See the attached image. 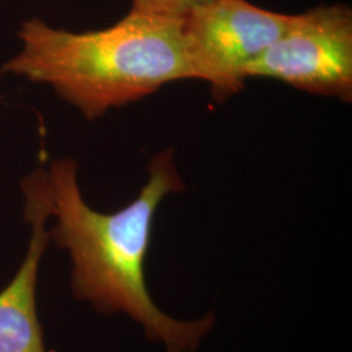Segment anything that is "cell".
Wrapping results in <instances>:
<instances>
[{
    "label": "cell",
    "mask_w": 352,
    "mask_h": 352,
    "mask_svg": "<svg viewBox=\"0 0 352 352\" xmlns=\"http://www.w3.org/2000/svg\"><path fill=\"white\" fill-rule=\"evenodd\" d=\"M251 77L351 102V8L320 6L295 14L289 29L247 68V78Z\"/></svg>",
    "instance_id": "4"
},
{
    "label": "cell",
    "mask_w": 352,
    "mask_h": 352,
    "mask_svg": "<svg viewBox=\"0 0 352 352\" xmlns=\"http://www.w3.org/2000/svg\"><path fill=\"white\" fill-rule=\"evenodd\" d=\"M208 0H133L131 12L154 17L180 19L192 8Z\"/></svg>",
    "instance_id": "6"
},
{
    "label": "cell",
    "mask_w": 352,
    "mask_h": 352,
    "mask_svg": "<svg viewBox=\"0 0 352 352\" xmlns=\"http://www.w3.org/2000/svg\"><path fill=\"white\" fill-rule=\"evenodd\" d=\"M295 14L272 12L247 0H208L182 17L192 80L208 82L215 101L245 87L247 68L292 24Z\"/></svg>",
    "instance_id": "3"
},
{
    "label": "cell",
    "mask_w": 352,
    "mask_h": 352,
    "mask_svg": "<svg viewBox=\"0 0 352 352\" xmlns=\"http://www.w3.org/2000/svg\"><path fill=\"white\" fill-rule=\"evenodd\" d=\"M23 190L32 234L23 264L0 289V352H47L37 314L39 267L50 243L46 223L54 213L47 171L37 168L26 176Z\"/></svg>",
    "instance_id": "5"
},
{
    "label": "cell",
    "mask_w": 352,
    "mask_h": 352,
    "mask_svg": "<svg viewBox=\"0 0 352 352\" xmlns=\"http://www.w3.org/2000/svg\"><path fill=\"white\" fill-rule=\"evenodd\" d=\"M21 52L3 72L49 84L87 120L138 102L179 80H192L182 17L131 12L101 30L71 33L37 17L21 25Z\"/></svg>",
    "instance_id": "2"
},
{
    "label": "cell",
    "mask_w": 352,
    "mask_h": 352,
    "mask_svg": "<svg viewBox=\"0 0 352 352\" xmlns=\"http://www.w3.org/2000/svg\"><path fill=\"white\" fill-rule=\"evenodd\" d=\"M148 173L135 200L113 213H101L82 197L77 162H52L47 180L56 223L49 230L50 241L69 254V287L77 302L101 315L129 317L148 342L164 344L166 352H196L213 331L215 314L196 320L167 315L151 298L145 276L155 213L168 195L186 189L174 151H158Z\"/></svg>",
    "instance_id": "1"
}]
</instances>
